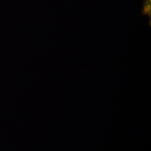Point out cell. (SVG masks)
<instances>
[{"label": "cell", "instance_id": "1", "mask_svg": "<svg viewBox=\"0 0 151 151\" xmlns=\"http://www.w3.org/2000/svg\"><path fill=\"white\" fill-rule=\"evenodd\" d=\"M142 14L147 15L150 18L151 16V0H144L142 9Z\"/></svg>", "mask_w": 151, "mask_h": 151}]
</instances>
